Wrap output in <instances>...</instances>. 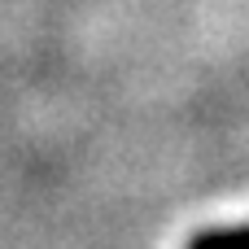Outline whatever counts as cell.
Instances as JSON below:
<instances>
[{
	"label": "cell",
	"mask_w": 249,
	"mask_h": 249,
	"mask_svg": "<svg viewBox=\"0 0 249 249\" xmlns=\"http://www.w3.org/2000/svg\"><path fill=\"white\" fill-rule=\"evenodd\" d=\"M188 249H249V223L241 228H210V232H197Z\"/></svg>",
	"instance_id": "6da1fadb"
}]
</instances>
